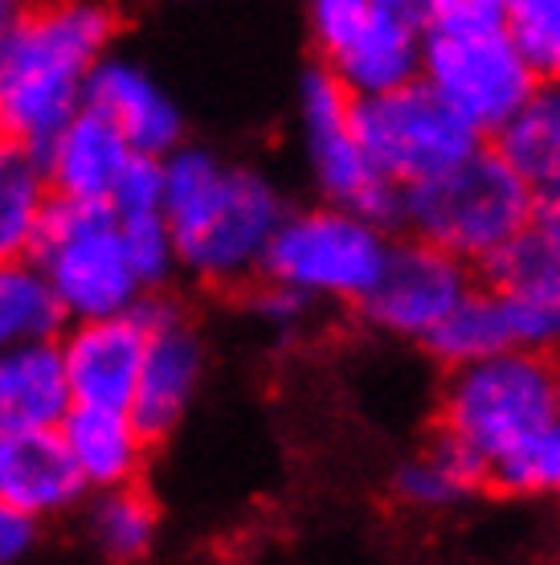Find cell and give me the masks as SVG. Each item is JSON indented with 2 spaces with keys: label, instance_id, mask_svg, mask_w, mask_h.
<instances>
[{
  "label": "cell",
  "instance_id": "1",
  "mask_svg": "<svg viewBox=\"0 0 560 565\" xmlns=\"http://www.w3.org/2000/svg\"><path fill=\"white\" fill-rule=\"evenodd\" d=\"M287 210L282 189L262 169L234 164L201 143H176L164 156V222L181 275L201 287H250Z\"/></svg>",
  "mask_w": 560,
  "mask_h": 565
},
{
  "label": "cell",
  "instance_id": "2",
  "mask_svg": "<svg viewBox=\"0 0 560 565\" xmlns=\"http://www.w3.org/2000/svg\"><path fill=\"white\" fill-rule=\"evenodd\" d=\"M119 17L103 0L25 4L0 42V136L42 152L74 111L98 57L111 54Z\"/></svg>",
  "mask_w": 560,
  "mask_h": 565
},
{
  "label": "cell",
  "instance_id": "3",
  "mask_svg": "<svg viewBox=\"0 0 560 565\" xmlns=\"http://www.w3.org/2000/svg\"><path fill=\"white\" fill-rule=\"evenodd\" d=\"M421 83L487 140L540 83L504 25V0H446L421 25Z\"/></svg>",
  "mask_w": 560,
  "mask_h": 565
},
{
  "label": "cell",
  "instance_id": "4",
  "mask_svg": "<svg viewBox=\"0 0 560 565\" xmlns=\"http://www.w3.org/2000/svg\"><path fill=\"white\" fill-rule=\"evenodd\" d=\"M536 193L495 143H478L459 164L401 189V226L478 267L499 246L532 230Z\"/></svg>",
  "mask_w": 560,
  "mask_h": 565
},
{
  "label": "cell",
  "instance_id": "5",
  "mask_svg": "<svg viewBox=\"0 0 560 565\" xmlns=\"http://www.w3.org/2000/svg\"><path fill=\"white\" fill-rule=\"evenodd\" d=\"M557 353L504 349L446 369L438 394V426L495 463L507 451H516L528 435H536L557 414Z\"/></svg>",
  "mask_w": 560,
  "mask_h": 565
},
{
  "label": "cell",
  "instance_id": "6",
  "mask_svg": "<svg viewBox=\"0 0 560 565\" xmlns=\"http://www.w3.org/2000/svg\"><path fill=\"white\" fill-rule=\"evenodd\" d=\"M389 246L392 230H380L344 205L320 201L282 213L262 258V279L287 282L315 303H360L377 282Z\"/></svg>",
  "mask_w": 560,
  "mask_h": 565
},
{
  "label": "cell",
  "instance_id": "7",
  "mask_svg": "<svg viewBox=\"0 0 560 565\" xmlns=\"http://www.w3.org/2000/svg\"><path fill=\"white\" fill-rule=\"evenodd\" d=\"M33 263L54 287L66 324L115 316L148 296L127 263L119 222L107 201H50L42 238L33 246Z\"/></svg>",
  "mask_w": 560,
  "mask_h": 565
},
{
  "label": "cell",
  "instance_id": "8",
  "mask_svg": "<svg viewBox=\"0 0 560 565\" xmlns=\"http://www.w3.org/2000/svg\"><path fill=\"white\" fill-rule=\"evenodd\" d=\"M299 131L303 156L320 201L360 213L380 230L401 226V184L380 177L368 160L365 143L352 128V95L332 66H311L299 83Z\"/></svg>",
  "mask_w": 560,
  "mask_h": 565
},
{
  "label": "cell",
  "instance_id": "9",
  "mask_svg": "<svg viewBox=\"0 0 560 565\" xmlns=\"http://www.w3.org/2000/svg\"><path fill=\"white\" fill-rule=\"evenodd\" d=\"M352 128L373 169L401 189L438 177L483 143L463 115L446 107L421 78L373 99H352Z\"/></svg>",
  "mask_w": 560,
  "mask_h": 565
},
{
  "label": "cell",
  "instance_id": "10",
  "mask_svg": "<svg viewBox=\"0 0 560 565\" xmlns=\"http://www.w3.org/2000/svg\"><path fill=\"white\" fill-rule=\"evenodd\" d=\"M475 282L478 275L471 263L409 234L389 246L377 282L368 287V296L356 308L368 328H377L392 340L421 344Z\"/></svg>",
  "mask_w": 560,
  "mask_h": 565
},
{
  "label": "cell",
  "instance_id": "11",
  "mask_svg": "<svg viewBox=\"0 0 560 565\" xmlns=\"http://www.w3.org/2000/svg\"><path fill=\"white\" fill-rule=\"evenodd\" d=\"M148 316L140 382L131 394V418L148 438H164L184 423L196 390L205 382V340L169 299V291H148L140 299Z\"/></svg>",
  "mask_w": 560,
  "mask_h": 565
},
{
  "label": "cell",
  "instance_id": "12",
  "mask_svg": "<svg viewBox=\"0 0 560 565\" xmlns=\"http://www.w3.org/2000/svg\"><path fill=\"white\" fill-rule=\"evenodd\" d=\"M143 344H148V316L143 308L71 320L57 337L66 382L74 402L86 406H123L131 411V394L140 382Z\"/></svg>",
  "mask_w": 560,
  "mask_h": 565
},
{
  "label": "cell",
  "instance_id": "13",
  "mask_svg": "<svg viewBox=\"0 0 560 565\" xmlns=\"http://www.w3.org/2000/svg\"><path fill=\"white\" fill-rule=\"evenodd\" d=\"M478 282L495 287L511 308L516 349L560 353V242L524 230L475 267Z\"/></svg>",
  "mask_w": 560,
  "mask_h": 565
},
{
  "label": "cell",
  "instance_id": "14",
  "mask_svg": "<svg viewBox=\"0 0 560 565\" xmlns=\"http://www.w3.org/2000/svg\"><path fill=\"white\" fill-rule=\"evenodd\" d=\"M86 107L127 140L131 152L169 156L184 143V115L152 74L119 54H103L86 83Z\"/></svg>",
  "mask_w": 560,
  "mask_h": 565
},
{
  "label": "cell",
  "instance_id": "15",
  "mask_svg": "<svg viewBox=\"0 0 560 565\" xmlns=\"http://www.w3.org/2000/svg\"><path fill=\"white\" fill-rule=\"evenodd\" d=\"M327 66L352 99H373L421 78V25L373 4L348 38L327 50Z\"/></svg>",
  "mask_w": 560,
  "mask_h": 565
},
{
  "label": "cell",
  "instance_id": "16",
  "mask_svg": "<svg viewBox=\"0 0 560 565\" xmlns=\"http://www.w3.org/2000/svg\"><path fill=\"white\" fill-rule=\"evenodd\" d=\"M54 430L71 455L78 480L86 483V492L140 483L152 438L143 435L131 411L71 402V411L62 414V423Z\"/></svg>",
  "mask_w": 560,
  "mask_h": 565
},
{
  "label": "cell",
  "instance_id": "17",
  "mask_svg": "<svg viewBox=\"0 0 560 565\" xmlns=\"http://www.w3.org/2000/svg\"><path fill=\"white\" fill-rule=\"evenodd\" d=\"M86 483L78 480L57 430H4L0 435V500L13 509L57 521L83 504Z\"/></svg>",
  "mask_w": 560,
  "mask_h": 565
},
{
  "label": "cell",
  "instance_id": "18",
  "mask_svg": "<svg viewBox=\"0 0 560 565\" xmlns=\"http://www.w3.org/2000/svg\"><path fill=\"white\" fill-rule=\"evenodd\" d=\"M42 160L54 184V198L107 201L131 160V148L103 115L83 107L45 140Z\"/></svg>",
  "mask_w": 560,
  "mask_h": 565
},
{
  "label": "cell",
  "instance_id": "19",
  "mask_svg": "<svg viewBox=\"0 0 560 565\" xmlns=\"http://www.w3.org/2000/svg\"><path fill=\"white\" fill-rule=\"evenodd\" d=\"M71 402L57 340L0 349V430H54Z\"/></svg>",
  "mask_w": 560,
  "mask_h": 565
},
{
  "label": "cell",
  "instance_id": "20",
  "mask_svg": "<svg viewBox=\"0 0 560 565\" xmlns=\"http://www.w3.org/2000/svg\"><path fill=\"white\" fill-rule=\"evenodd\" d=\"M491 463L475 447H466L459 435L438 426L430 447L397 467L392 476V495L418 512H442L463 504L466 495L487 488Z\"/></svg>",
  "mask_w": 560,
  "mask_h": 565
},
{
  "label": "cell",
  "instance_id": "21",
  "mask_svg": "<svg viewBox=\"0 0 560 565\" xmlns=\"http://www.w3.org/2000/svg\"><path fill=\"white\" fill-rule=\"evenodd\" d=\"M495 148L532 184L536 198L560 189V78H540L519 111L495 131Z\"/></svg>",
  "mask_w": 560,
  "mask_h": 565
},
{
  "label": "cell",
  "instance_id": "22",
  "mask_svg": "<svg viewBox=\"0 0 560 565\" xmlns=\"http://www.w3.org/2000/svg\"><path fill=\"white\" fill-rule=\"evenodd\" d=\"M54 184L37 148L0 136V263L33 258Z\"/></svg>",
  "mask_w": 560,
  "mask_h": 565
},
{
  "label": "cell",
  "instance_id": "23",
  "mask_svg": "<svg viewBox=\"0 0 560 565\" xmlns=\"http://www.w3.org/2000/svg\"><path fill=\"white\" fill-rule=\"evenodd\" d=\"M421 349L446 369L466 365V361H478V356L491 353H504V349H516V324H511L507 299L495 287H487V282H475L450 308L446 320L421 340Z\"/></svg>",
  "mask_w": 560,
  "mask_h": 565
},
{
  "label": "cell",
  "instance_id": "24",
  "mask_svg": "<svg viewBox=\"0 0 560 565\" xmlns=\"http://www.w3.org/2000/svg\"><path fill=\"white\" fill-rule=\"evenodd\" d=\"M83 529L98 557L107 562H140L155 550L160 537V509L140 483L103 488L83 495Z\"/></svg>",
  "mask_w": 560,
  "mask_h": 565
},
{
  "label": "cell",
  "instance_id": "25",
  "mask_svg": "<svg viewBox=\"0 0 560 565\" xmlns=\"http://www.w3.org/2000/svg\"><path fill=\"white\" fill-rule=\"evenodd\" d=\"M66 328V311L57 303L54 287L45 282L33 258L0 263V349L57 340Z\"/></svg>",
  "mask_w": 560,
  "mask_h": 565
},
{
  "label": "cell",
  "instance_id": "26",
  "mask_svg": "<svg viewBox=\"0 0 560 565\" xmlns=\"http://www.w3.org/2000/svg\"><path fill=\"white\" fill-rule=\"evenodd\" d=\"M487 488L499 495H557L560 500V414H552L536 435H528L516 451L491 463Z\"/></svg>",
  "mask_w": 560,
  "mask_h": 565
},
{
  "label": "cell",
  "instance_id": "27",
  "mask_svg": "<svg viewBox=\"0 0 560 565\" xmlns=\"http://www.w3.org/2000/svg\"><path fill=\"white\" fill-rule=\"evenodd\" d=\"M115 222H119L127 263H131L143 291H169V282L181 275V263H176V242H172V230L164 222V210L123 213V217L115 213Z\"/></svg>",
  "mask_w": 560,
  "mask_h": 565
},
{
  "label": "cell",
  "instance_id": "28",
  "mask_svg": "<svg viewBox=\"0 0 560 565\" xmlns=\"http://www.w3.org/2000/svg\"><path fill=\"white\" fill-rule=\"evenodd\" d=\"M504 25L536 78H560V0H504Z\"/></svg>",
  "mask_w": 560,
  "mask_h": 565
},
{
  "label": "cell",
  "instance_id": "29",
  "mask_svg": "<svg viewBox=\"0 0 560 565\" xmlns=\"http://www.w3.org/2000/svg\"><path fill=\"white\" fill-rule=\"evenodd\" d=\"M250 311L267 328H274L279 337H294V332H303V328L311 324L315 299L287 287V282H274L258 275V279L250 282Z\"/></svg>",
  "mask_w": 560,
  "mask_h": 565
},
{
  "label": "cell",
  "instance_id": "30",
  "mask_svg": "<svg viewBox=\"0 0 560 565\" xmlns=\"http://www.w3.org/2000/svg\"><path fill=\"white\" fill-rule=\"evenodd\" d=\"M111 213H152L164 210V156H143L131 152L123 177L115 181L111 198H107Z\"/></svg>",
  "mask_w": 560,
  "mask_h": 565
},
{
  "label": "cell",
  "instance_id": "31",
  "mask_svg": "<svg viewBox=\"0 0 560 565\" xmlns=\"http://www.w3.org/2000/svg\"><path fill=\"white\" fill-rule=\"evenodd\" d=\"M373 4H377V0H308V25H311L315 45L327 54L340 38H348L352 29L360 25V17H365Z\"/></svg>",
  "mask_w": 560,
  "mask_h": 565
},
{
  "label": "cell",
  "instance_id": "32",
  "mask_svg": "<svg viewBox=\"0 0 560 565\" xmlns=\"http://www.w3.org/2000/svg\"><path fill=\"white\" fill-rule=\"evenodd\" d=\"M42 545V521L0 500V565H17L33 557Z\"/></svg>",
  "mask_w": 560,
  "mask_h": 565
},
{
  "label": "cell",
  "instance_id": "33",
  "mask_svg": "<svg viewBox=\"0 0 560 565\" xmlns=\"http://www.w3.org/2000/svg\"><path fill=\"white\" fill-rule=\"evenodd\" d=\"M532 226L540 230V234H548L552 242H560V189H557V193H545V198H536Z\"/></svg>",
  "mask_w": 560,
  "mask_h": 565
},
{
  "label": "cell",
  "instance_id": "34",
  "mask_svg": "<svg viewBox=\"0 0 560 565\" xmlns=\"http://www.w3.org/2000/svg\"><path fill=\"white\" fill-rule=\"evenodd\" d=\"M377 4H385V9H392V13L409 17L413 25H426V21H430L446 0H377Z\"/></svg>",
  "mask_w": 560,
  "mask_h": 565
},
{
  "label": "cell",
  "instance_id": "35",
  "mask_svg": "<svg viewBox=\"0 0 560 565\" xmlns=\"http://www.w3.org/2000/svg\"><path fill=\"white\" fill-rule=\"evenodd\" d=\"M21 9H25V0H0V42H4V33H9Z\"/></svg>",
  "mask_w": 560,
  "mask_h": 565
}]
</instances>
